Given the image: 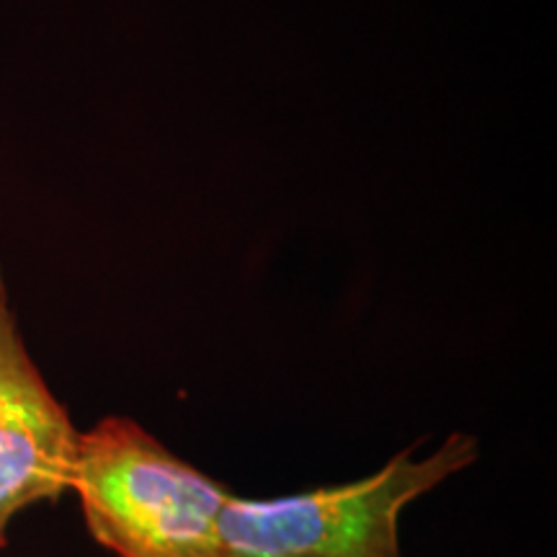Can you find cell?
I'll list each match as a JSON object with an SVG mask.
<instances>
[{
	"mask_svg": "<svg viewBox=\"0 0 557 557\" xmlns=\"http://www.w3.org/2000/svg\"><path fill=\"white\" fill-rule=\"evenodd\" d=\"M73 493L90 537L116 557H218L233 496L120 416L81 434Z\"/></svg>",
	"mask_w": 557,
	"mask_h": 557,
	"instance_id": "1",
	"label": "cell"
},
{
	"mask_svg": "<svg viewBox=\"0 0 557 557\" xmlns=\"http://www.w3.org/2000/svg\"><path fill=\"white\" fill-rule=\"evenodd\" d=\"M475 459V438L455 431L429 457L398 451L346 485L271 500L233 493L220 517L218 557H403V511Z\"/></svg>",
	"mask_w": 557,
	"mask_h": 557,
	"instance_id": "2",
	"label": "cell"
},
{
	"mask_svg": "<svg viewBox=\"0 0 557 557\" xmlns=\"http://www.w3.org/2000/svg\"><path fill=\"white\" fill-rule=\"evenodd\" d=\"M81 431L34 364L0 271V549L24 508L73 491Z\"/></svg>",
	"mask_w": 557,
	"mask_h": 557,
	"instance_id": "3",
	"label": "cell"
}]
</instances>
